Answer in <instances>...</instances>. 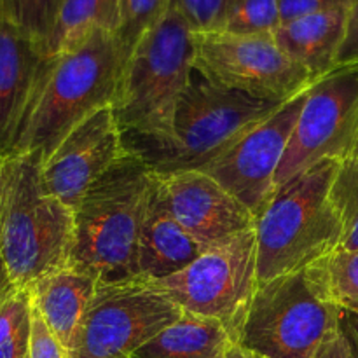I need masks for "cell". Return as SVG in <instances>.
<instances>
[{"label": "cell", "instance_id": "cell-20", "mask_svg": "<svg viewBox=\"0 0 358 358\" xmlns=\"http://www.w3.org/2000/svg\"><path fill=\"white\" fill-rule=\"evenodd\" d=\"M121 0H63L55 28L42 44L44 58L80 48L98 31L115 34Z\"/></svg>", "mask_w": 358, "mask_h": 358}, {"label": "cell", "instance_id": "cell-23", "mask_svg": "<svg viewBox=\"0 0 358 358\" xmlns=\"http://www.w3.org/2000/svg\"><path fill=\"white\" fill-rule=\"evenodd\" d=\"M331 199L341 222L343 250H358V159L341 163L331 187Z\"/></svg>", "mask_w": 358, "mask_h": 358}, {"label": "cell", "instance_id": "cell-2", "mask_svg": "<svg viewBox=\"0 0 358 358\" xmlns=\"http://www.w3.org/2000/svg\"><path fill=\"white\" fill-rule=\"evenodd\" d=\"M156 173L126 150L86 191L76 208V240L70 264L100 283L136 278L140 231Z\"/></svg>", "mask_w": 358, "mask_h": 358}, {"label": "cell", "instance_id": "cell-12", "mask_svg": "<svg viewBox=\"0 0 358 358\" xmlns=\"http://www.w3.org/2000/svg\"><path fill=\"white\" fill-rule=\"evenodd\" d=\"M306 91L283 103L199 171L210 175L257 219L276 192V171L301 114Z\"/></svg>", "mask_w": 358, "mask_h": 358}, {"label": "cell", "instance_id": "cell-14", "mask_svg": "<svg viewBox=\"0 0 358 358\" xmlns=\"http://www.w3.org/2000/svg\"><path fill=\"white\" fill-rule=\"evenodd\" d=\"M157 187L178 224L210 248L255 227V215L199 170L157 175Z\"/></svg>", "mask_w": 358, "mask_h": 358}, {"label": "cell", "instance_id": "cell-35", "mask_svg": "<svg viewBox=\"0 0 358 358\" xmlns=\"http://www.w3.org/2000/svg\"><path fill=\"white\" fill-rule=\"evenodd\" d=\"M0 14H2V0H0Z\"/></svg>", "mask_w": 358, "mask_h": 358}, {"label": "cell", "instance_id": "cell-18", "mask_svg": "<svg viewBox=\"0 0 358 358\" xmlns=\"http://www.w3.org/2000/svg\"><path fill=\"white\" fill-rule=\"evenodd\" d=\"M348 21V7L308 14L282 23L273 34L285 55L308 70L315 80L338 69Z\"/></svg>", "mask_w": 358, "mask_h": 358}, {"label": "cell", "instance_id": "cell-13", "mask_svg": "<svg viewBox=\"0 0 358 358\" xmlns=\"http://www.w3.org/2000/svg\"><path fill=\"white\" fill-rule=\"evenodd\" d=\"M122 131L112 107H105L69 133L41 166L45 191L63 205L79 206L87 189L124 156Z\"/></svg>", "mask_w": 358, "mask_h": 358}, {"label": "cell", "instance_id": "cell-9", "mask_svg": "<svg viewBox=\"0 0 358 358\" xmlns=\"http://www.w3.org/2000/svg\"><path fill=\"white\" fill-rule=\"evenodd\" d=\"M325 159H358V63L338 66L306 90L276 189Z\"/></svg>", "mask_w": 358, "mask_h": 358}, {"label": "cell", "instance_id": "cell-21", "mask_svg": "<svg viewBox=\"0 0 358 358\" xmlns=\"http://www.w3.org/2000/svg\"><path fill=\"white\" fill-rule=\"evenodd\" d=\"M310 268L339 310L358 313V250L338 248Z\"/></svg>", "mask_w": 358, "mask_h": 358}, {"label": "cell", "instance_id": "cell-10", "mask_svg": "<svg viewBox=\"0 0 358 358\" xmlns=\"http://www.w3.org/2000/svg\"><path fill=\"white\" fill-rule=\"evenodd\" d=\"M182 315L140 278L98 283L69 358H128Z\"/></svg>", "mask_w": 358, "mask_h": 358}, {"label": "cell", "instance_id": "cell-11", "mask_svg": "<svg viewBox=\"0 0 358 358\" xmlns=\"http://www.w3.org/2000/svg\"><path fill=\"white\" fill-rule=\"evenodd\" d=\"M194 72L219 87L280 105L313 84L311 73L273 35H196Z\"/></svg>", "mask_w": 358, "mask_h": 358}, {"label": "cell", "instance_id": "cell-16", "mask_svg": "<svg viewBox=\"0 0 358 358\" xmlns=\"http://www.w3.org/2000/svg\"><path fill=\"white\" fill-rule=\"evenodd\" d=\"M205 250L206 248L201 247L171 215L157 187L156 177L140 231L136 278L143 282L166 278L191 264Z\"/></svg>", "mask_w": 358, "mask_h": 358}, {"label": "cell", "instance_id": "cell-19", "mask_svg": "<svg viewBox=\"0 0 358 358\" xmlns=\"http://www.w3.org/2000/svg\"><path fill=\"white\" fill-rule=\"evenodd\" d=\"M234 346L222 324L184 313L128 358H226Z\"/></svg>", "mask_w": 358, "mask_h": 358}, {"label": "cell", "instance_id": "cell-34", "mask_svg": "<svg viewBox=\"0 0 358 358\" xmlns=\"http://www.w3.org/2000/svg\"><path fill=\"white\" fill-rule=\"evenodd\" d=\"M226 358H255L254 355H250L248 352H245L243 348H240V346H234L233 350H231L229 353H227Z\"/></svg>", "mask_w": 358, "mask_h": 358}, {"label": "cell", "instance_id": "cell-3", "mask_svg": "<svg viewBox=\"0 0 358 358\" xmlns=\"http://www.w3.org/2000/svg\"><path fill=\"white\" fill-rule=\"evenodd\" d=\"M73 210L49 194L30 156L0 157V262L17 289L70 264Z\"/></svg>", "mask_w": 358, "mask_h": 358}, {"label": "cell", "instance_id": "cell-17", "mask_svg": "<svg viewBox=\"0 0 358 358\" xmlns=\"http://www.w3.org/2000/svg\"><path fill=\"white\" fill-rule=\"evenodd\" d=\"M98 283L96 276L69 264L28 287L34 310L66 353L72 352L80 322Z\"/></svg>", "mask_w": 358, "mask_h": 358}, {"label": "cell", "instance_id": "cell-15", "mask_svg": "<svg viewBox=\"0 0 358 358\" xmlns=\"http://www.w3.org/2000/svg\"><path fill=\"white\" fill-rule=\"evenodd\" d=\"M44 59L38 45L0 14V157L9 156Z\"/></svg>", "mask_w": 358, "mask_h": 358}, {"label": "cell", "instance_id": "cell-6", "mask_svg": "<svg viewBox=\"0 0 358 358\" xmlns=\"http://www.w3.org/2000/svg\"><path fill=\"white\" fill-rule=\"evenodd\" d=\"M341 163L320 161L276 189L255 219L259 285L315 264L341 241L331 187Z\"/></svg>", "mask_w": 358, "mask_h": 358}, {"label": "cell", "instance_id": "cell-25", "mask_svg": "<svg viewBox=\"0 0 358 358\" xmlns=\"http://www.w3.org/2000/svg\"><path fill=\"white\" fill-rule=\"evenodd\" d=\"M280 24L278 0H229L222 34L273 35Z\"/></svg>", "mask_w": 358, "mask_h": 358}, {"label": "cell", "instance_id": "cell-7", "mask_svg": "<svg viewBox=\"0 0 358 358\" xmlns=\"http://www.w3.org/2000/svg\"><path fill=\"white\" fill-rule=\"evenodd\" d=\"M339 329L341 310L308 266L259 285L236 345L255 358H315Z\"/></svg>", "mask_w": 358, "mask_h": 358}, {"label": "cell", "instance_id": "cell-28", "mask_svg": "<svg viewBox=\"0 0 358 358\" xmlns=\"http://www.w3.org/2000/svg\"><path fill=\"white\" fill-rule=\"evenodd\" d=\"M34 306V304H31ZM27 358H69V353L62 348L55 336L45 327L41 315L34 310V320H31V339L30 352Z\"/></svg>", "mask_w": 358, "mask_h": 358}, {"label": "cell", "instance_id": "cell-4", "mask_svg": "<svg viewBox=\"0 0 358 358\" xmlns=\"http://www.w3.org/2000/svg\"><path fill=\"white\" fill-rule=\"evenodd\" d=\"M280 107L215 86L196 73L175 107L170 135L163 140L122 135L124 149L157 175L201 170Z\"/></svg>", "mask_w": 358, "mask_h": 358}, {"label": "cell", "instance_id": "cell-33", "mask_svg": "<svg viewBox=\"0 0 358 358\" xmlns=\"http://www.w3.org/2000/svg\"><path fill=\"white\" fill-rule=\"evenodd\" d=\"M13 283H10L9 276H7L6 269H3V266H0V296H3V294L7 292V290L13 289Z\"/></svg>", "mask_w": 358, "mask_h": 358}, {"label": "cell", "instance_id": "cell-26", "mask_svg": "<svg viewBox=\"0 0 358 358\" xmlns=\"http://www.w3.org/2000/svg\"><path fill=\"white\" fill-rule=\"evenodd\" d=\"M63 0H2V14L42 48L55 28Z\"/></svg>", "mask_w": 358, "mask_h": 358}, {"label": "cell", "instance_id": "cell-36", "mask_svg": "<svg viewBox=\"0 0 358 358\" xmlns=\"http://www.w3.org/2000/svg\"><path fill=\"white\" fill-rule=\"evenodd\" d=\"M0 266H2V262H0Z\"/></svg>", "mask_w": 358, "mask_h": 358}, {"label": "cell", "instance_id": "cell-1", "mask_svg": "<svg viewBox=\"0 0 358 358\" xmlns=\"http://www.w3.org/2000/svg\"><path fill=\"white\" fill-rule=\"evenodd\" d=\"M124 59L112 31H98L80 48L45 58L9 156L44 164L72 129L117 94Z\"/></svg>", "mask_w": 358, "mask_h": 358}, {"label": "cell", "instance_id": "cell-5", "mask_svg": "<svg viewBox=\"0 0 358 358\" xmlns=\"http://www.w3.org/2000/svg\"><path fill=\"white\" fill-rule=\"evenodd\" d=\"M196 35L177 7L138 41L119 80L114 110L122 135L163 140L171 133L175 107L194 76Z\"/></svg>", "mask_w": 358, "mask_h": 358}, {"label": "cell", "instance_id": "cell-27", "mask_svg": "<svg viewBox=\"0 0 358 358\" xmlns=\"http://www.w3.org/2000/svg\"><path fill=\"white\" fill-rule=\"evenodd\" d=\"M229 0H171L194 35L220 34Z\"/></svg>", "mask_w": 358, "mask_h": 358}, {"label": "cell", "instance_id": "cell-30", "mask_svg": "<svg viewBox=\"0 0 358 358\" xmlns=\"http://www.w3.org/2000/svg\"><path fill=\"white\" fill-rule=\"evenodd\" d=\"M358 63V0H353L348 7V21L341 51L338 56V66Z\"/></svg>", "mask_w": 358, "mask_h": 358}, {"label": "cell", "instance_id": "cell-22", "mask_svg": "<svg viewBox=\"0 0 358 358\" xmlns=\"http://www.w3.org/2000/svg\"><path fill=\"white\" fill-rule=\"evenodd\" d=\"M34 306L28 289L13 287L0 296V358H27Z\"/></svg>", "mask_w": 358, "mask_h": 358}, {"label": "cell", "instance_id": "cell-29", "mask_svg": "<svg viewBox=\"0 0 358 358\" xmlns=\"http://www.w3.org/2000/svg\"><path fill=\"white\" fill-rule=\"evenodd\" d=\"M352 2L353 0H278V9L282 23H287L308 14L350 7Z\"/></svg>", "mask_w": 358, "mask_h": 358}, {"label": "cell", "instance_id": "cell-24", "mask_svg": "<svg viewBox=\"0 0 358 358\" xmlns=\"http://www.w3.org/2000/svg\"><path fill=\"white\" fill-rule=\"evenodd\" d=\"M171 0H121L119 3V27L115 30L122 59H128L140 38L159 23L168 13Z\"/></svg>", "mask_w": 358, "mask_h": 358}, {"label": "cell", "instance_id": "cell-31", "mask_svg": "<svg viewBox=\"0 0 358 358\" xmlns=\"http://www.w3.org/2000/svg\"><path fill=\"white\" fill-rule=\"evenodd\" d=\"M315 358H357L355 350H353L352 343L346 338L343 329H339L320 350H318Z\"/></svg>", "mask_w": 358, "mask_h": 358}, {"label": "cell", "instance_id": "cell-8", "mask_svg": "<svg viewBox=\"0 0 358 358\" xmlns=\"http://www.w3.org/2000/svg\"><path fill=\"white\" fill-rule=\"evenodd\" d=\"M145 283L184 313L222 324L238 343L259 289L255 227L206 248L175 275Z\"/></svg>", "mask_w": 358, "mask_h": 358}, {"label": "cell", "instance_id": "cell-32", "mask_svg": "<svg viewBox=\"0 0 358 358\" xmlns=\"http://www.w3.org/2000/svg\"><path fill=\"white\" fill-rule=\"evenodd\" d=\"M341 329L346 334V338L352 343L358 358V313L352 311H341Z\"/></svg>", "mask_w": 358, "mask_h": 358}]
</instances>
